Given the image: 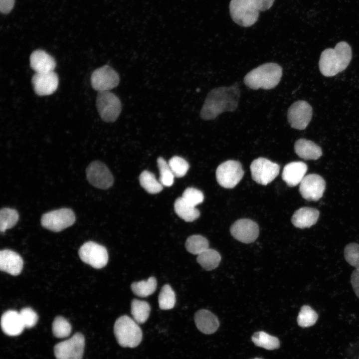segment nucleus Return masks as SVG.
Returning a JSON list of instances; mask_svg holds the SVG:
<instances>
[{"instance_id": "f257e3e1", "label": "nucleus", "mask_w": 359, "mask_h": 359, "mask_svg": "<svg viewBox=\"0 0 359 359\" xmlns=\"http://www.w3.org/2000/svg\"><path fill=\"white\" fill-rule=\"evenodd\" d=\"M240 95L239 84L215 88L207 94L200 112L204 120H213L225 112H233L237 108Z\"/></svg>"}, {"instance_id": "f03ea898", "label": "nucleus", "mask_w": 359, "mask_h": 359, "mask_svg": "<svg viewBox=\"0 0 359 359\" xmlns=\"http://www.w3.org/2000/svg\"><path fill=\"white\" fill-rule=\"evenodd\" d=\"M352 57L350 45L345 41H341L334 48H327L322 52L319 61L320 72L326 77L335 76L348 67Z\"/></svg>"}, {"instance_id": "7ed1b4c3", "label": "nucleus", "mask_w": 359, "mask_h": 359, "mask_svg": "<svg viewBox=\"0 0 359 359\" xmlns=\"http://www.w3.org/2000/svg\"><path fill=\"white\" fill-rule=\"evenodd\" d=\"M282 76V68L277 63L263 64L249 72L244 78L246 86L253 90H269L275 87Z\"/></svg>"}, {"instance_id": "20e7f679", "label": "nucleus", "mask_w": 359, "mask_h": 359, "mask_svg": "<svg viewBox=\"0 0 359 359\" xmlns=\"http://www.w3.org/2000/svg\"><path fill=\"white\" fill-rule=\"evenodd\" d=\"M114 332L118 344L123 347L135 348L142 340V332L138 324L126 315L116 321Z\"/></svg>"}, {"instance_id": "39448f33", "label": "nucleus", "mask_w": 359, "mask_h": 359, "mask_svg": "<svg viewBox=\"0 0 359 359\" xmlns=\"http://www.w3.org/2000/svg\"><path fill=\"white\" fill-rule=\"evenodd\" d=\"M96 105L100 117L106 122H115L122 110V104L120 99L109 91L98 92Z\"/></svg>"}, {"instance_id": "423d86ee", "label": "nucleus", "mask_w": 359, "mask_h": 359, "mask_svg": "<svg viewBox=\"0 0 359 359\" xmlns=\"http://www.w3.org/2000/svg\"><path fill=\"white\" fill-rule=\"evenodd\" d=\"M229 11L233 20L237 24L249 27L254 24L259 16V10L252 0H231Z\"/></svg>"}, {"instance_id": "0eeeda50", "label": "nucleus", "mask_w": 359, "mask_h": 359, "mask_svg": "<svg viewBox=\"0 0 359 359\" xmlns=\"http://www.w3.org/2000/svg\"><path fill=\"white\" fill-rule=\"evenodd\" d=\"M75 219L72 209L62 208L43 214L41 218V224L47 229L59 232L73 225Z\"/></svg>"}, {"instance_id": "6e6552de", "label": "nucleus", "mask_w": 359, "mask_h": 359, "mask_svg": "<svg viewBox=\"0 0 359 359\" xmlns=\"http://www.w3.org/2000/svg\"><path fill=\"white\" fill-rule=\"evenodd\" d=\"M244 171L241 164L236 161L229 160L221 164L216 171L218 184L226 188L235 187L241 180Z\"/></svg>"}, {"instance_id": "1a4fd4ad", "label": "nucleus", "mask_w": 359, "mask_h": 359, "mask_svg": "<svg viewBox=\"0 0 359 359\" xmlns=\"http://www.w3.org/2000/svg\"><path fill=\"white\" fill-rule=\"evenodd\" d=\"M84 346L83 335L77 333L71 338L55 346L54 353L56 359H82Z\"/></svg>"}, {"instance_id": "9d476101", "label": "nucleus", "mask_w": 359, "mask_h": 359, "mask_svg": "<svg viewBox=\"0 0 359 359\" xmlns=\"http://www.w3.org/2000/svg\"><path fill=\"white\" fill-rule=\"evenodd\" d=\"M250 168L253 180L258 184L264 185L272 181L277 177L280 171L278 164L264 158L254 160Z\"/></svg>"}, {"instance_id": "9b49d317", "label": "nucleus", "mask_w": 359, "mask_h": 359, "mask_svg": "<svg viewBox=\"0 0 359 359\" xmlns=\"http://www.w3.org/2000/svg\"><path fill=\"white\" fill-rule=\"evenodd\" d=\"M78 253L82 261L94 268L104 267L108 261V254L106 248L93 241L84 243L80 247Z\"/></svg>"}, {"instance_id": "f8f14e48", "label": "nucleus", "mask_w": 359, "mask_h": 359, "mask_svg": "<svg viewBox=\"0 0 359 359\" xmlns=\"http://www.w3.org/2000/svg\"><path fill=\"white\" fill-rule=\"evenodd\" d=\"M119 81L118 73L107 65L95 69L91 76L92 87L98 92L109 91L117 87Z\"/></svg>"}, {"instance_id": "ddd939ff", "label": "nucleus", "mask_w": 359, "mask_h": 359, "mask_svg": "<svg viewBox=\"0 0 359 359\" xmlns=\"http://www.w3.org/2000/svg\"><path fill=\"white\" fill-rule=\"evenodd\" d=\"M313 109L306 101L298 100L293 103L287 112L288 122L293 128L304 130L311 120Z\"/></svg>"}, {"instance_id": "4468645a", "label": "nucleus", "mask_w": 359, "mask_h": 359, "mask_svg": "<svg viewBox=\"0 0 359 359\" xmlns=\"http://www.w3.org/2000/svg\"><path fill=\"white\" fill-rule=\"evenodd\" d=\"M86 177L93 186L102 189L110 187L113 184L114 178L107 167L101 162L95 161L87 167Z\"/></svg>"}, {"instance_id": "2eb2a0df", "label": "nucleus", "mask_w": 359, "mask_h": 359, "mask_svg": "<svg viewBox=\"0 0 359 359\" xmlns=\"http://www.w3.org/2000/svg\"><path fill=\"white\" fill-rule=\"evenodd\" d=\"M325 186V181L320 176L309 174L306 176L300 183L299 191L305 199L317 201L323 196Z\"/></svg>"}, {"instance_id": "dca6fc26", "label": "nucleus", "mask_w": 359, "mask_h": 359, "mask_svg": "<svg viewBox=\"0 0 359 359\" xmlns=\"http://www.w3.org/2000/svg\"><path fill=\"white\" fill-rule=\"evenodd\" d=\"M232 235L238 241L250 243L258 237L259 232L257 223L249 219H240L236 221L230 227Z\"/></svg>"}, {"instance_id": "f3484780", "label": "nucleus", "mask_w": 359, "mask_h": 359, "mask_svg": "<svg viewBox=\"0 0 359 359\" xmlns=\"http://www.w3.org/2000/svg\"><path fill=\"white\" fill-rule=\"evenodd\" d=\"M35 93L39 96H47L53 93L59 83L57 74L54 71L47 73H35L31 79Z\"/></svg>"}, {"instance_id": "a211bd4d", "label": "nucleus", "mask_w": 359, "mask_h": 359, "mask_svg": "<svg viewBox=\"0 0 359 359\" xmlns=\"http://www.w3.org/2000/svg\"><path fill=\"white\" fill-rule=\"evenodd\" d=\"M21 257L14 251L4 249L0 252V269L10 275L19 274L23 268Z\"/></svg>"}, {"instance_id": "6ab92c4d", "label": "nucleus", "mask_w": 359, "mask_h": 359, "mask_svg": "<svg viewBox=\"0 0 359 359\" xmlns=\"http://www.w3.org/2000/svg\"><path fill=\"white\" fill-rule=\"evenodd\" d=\"M307 165L302 162H293L287 164L284 168L282 178L289 186H295L300 184L307 171Z\"/></svg>"}, {"instance_id": "aec40b11", "label": "nucleus", "mask_w": 359, "mask_h": 359, "mask_svg": "<svg viewBox=\"0 0 359 359\" xmlns=\"http://www.w3.org/2000/svg\"><path fill=\"white\" fill-rule=\"evenodd\" d=\"M29 61L31 69L38 73L54 71L56 65L55 59L41 49L34 51L30 56Z\"/></svg>"}, {"instance_id": "412c9836", "label": "nucleus", "mask_w": 359, "mask_h": 359, "mask_svg": "<svg viewBox=\"0 0 359 359\" xmlns=\"http://www.w3.org/2000/svg\"><path fill=\"white\" fill-rule=\"evenodd\" d=\"M1 328L4 334L10 336L20 335L25 328L19 312L8 310L1 316Z\"/></svg>"}, {"instance_id": "4be33fe9", "label": "nucleus", "mask_w": 359, "mask_h": 359, "mask_svg": "<svg viewBox=\"0 0 359 359\" xmlns=\"http://www.w3.org/2000/svg\"><path fill=\"white\" fill-rule=\"evenodd\" d=\"M194 321L197 329L205 334L214 333L219 325L216 316L205 309L199 310L195 313Z\"/></svg>"}, {"instance_id": "5701e85b", "label": "nucleus", "mask_w": 359, "mask_h": 359, "mask_svg": "<svg viewBox=\"0 0 359 359\" xmlns=\"http://www.w3.org/2000/svg\"><path fill=\"white\" fill-rule=\"evenodd\" d=\"M319 216V211L314 208L304 207L296 210L291 221L293 224L299 228H309L314 225Z\"/></svg>"}, {"instance_id": "b1692460", "label": "nucleus", "mask_w": 359, "mask_h": 359, "mask_svg": "<svg viewBox=\"0 0 359 359\" xmlns=\"http://www.w3.org/2000/svg\"><path fill=\"white\" fill-rule=\"evenodd\" d=\"M294 149L297 155L305 160H317L322 155L319 146L305 139L297 140L295 143Z\"/></svg>"}, {"instance_id": "393cba45", "label": "nucleus", "mask_w": 359, "mask_h": 359, "mask_svg": "<svg viewBox=\"0 0 359 359\" xmlns=\"http://www.w3.org/2000/svg\"><path fill=\"white\" fill-rule=\"evenodd\" d=\"M174 209L176 214L186 222H192L196 220L200 215L199 210L195 206L188 203L182 197L176 200Z\"/></svg>"}, {"instance_id": "a878e982", "label": "nucleus", "mask_w": 359, "mask_h": 359, "mask_svg": "<svg viewBox=\"0 0 359 359\" xmlns=\"http://www.w3.org/2000/svg\"><path fill=\"white\" fill-rule=\"evenodd\" d=\"M196 260L203 269L211 270L218 266L221 256L217 251L208 248L198 255Z\"/></svg>"}, {"instance_id": "bb28decb", "label": "nucleus", "mask_w": 359, "mask_h": 359, "mask_svg": "<svg viewBox=\"0 0 359 359\" xmlns=\"http://www.w3.org/2000/svg\"><path fill=\"white\" fill-rule=\"evenodd\" d=\"M251 339L255 345L268 350L277 349L280 346V342L277 337L263 331L255 333Z\"/></svg>"}, {"instance_id": "cd10ccee", "label": "nucleus", "mask_w": 359, "mask_h": 359, "mask_svg": "<svg viewBox=\"0 0 359 359\" xmlns=\"http://www.w3.org/2000/svg\"><path fill=\"white\" fill-rule=\"evenodd\" d=\"M151 307L145 301L134 299L131 303V314L138 324L144 323L149 318Z\"/></svg>"}, {"instance_id": "c85d7f7f", "label": "nucleus", "mask_w": 359, "mask_h": 359, "mask_svg": "<svg viewBox=\"0 0 359 359\" xmlns=\"http://www.w3.org/2000/svg\"><path fill=\"white\" fill-rule=\"evenodd\" d=\"M139 181L142 187L151 194L158 193L163 188V185L157 180L155 175L148 171H144L141 174Z\"/></svg>"}, {"instance_id": "c756f323", "label": "nucleus", "mask_w": 359, "mask_h": 359, "mask_svg": "<svg viewBox=\"0 0 359 359\" xmlns=\"http://www.w3.org/2000/svg\"><path fill=\"white\" fill-rule=\"evenodd\" d=\"M157 280L154 277H150L146 281L134 282L131 285L133 292L137 296L146 297L152 294L157 288Z\"/></svg>"}, {"instance_id": "7c9ffc66", "label": "nucleus", "mask_w": 359, "mask_h": 359, "mask_svg": "<svg viewBox=\"0 0 359 359\" xmlns=\"http://www.w3.org/2000/svg\"><path fill=\"white\" fill-rule=\"evenodd\" d=\"M185 246L189 253L198 255L208 248L209 243L204 237L200 235H193L187 238Z\"/></svg>"}, {"instance_id": "2f4dec72", "label": "nucleus", "mask_w": 359, "mask_h": 359, "mask_svg": "<svg viewBox=\"0 0 359 359\" xmlns=\"http://www.w3.org/2000/svg\"><path fill=\"white\" fill-rule=\"evenodd\" d=\"M19 218L16 210L7 207L1 209L0 211V230L4 232L6 229L13 227Z\"/></svg>"}, {"instance_id": "473e14b6", "label": "nucleus", "mask_w": 359, "mask_h": 359, "mask_svg": "<svg viewBox=\"0 0 359 359\" xmlns=\"http://www.w3.org/2000/svg\"><path fill=\"white\" fill-rule=\"evenodd\" d=\"M318 319V315L310 306H303L297 317L298 325L303 328L309 327L314 325Z\"/></svg>"}, {"instance_id": "72a5a7b5", "label": "nucleus", "mask_w": 359, "mask_h": 359, "mask_svg": "<svg viewBox=\"0 0 359 359\" xmlns=\"http://www.w3.org/2000/svg\"><path fill=\"white\" fill-rule=\"evenodd\" d=\"M158 302L159 307L162 310H170L175 306V293L169 285L166 284L162 287L159 296Z\"/></svg>"}, {"instance_id": "f704fd0d", "label": "nucleus", "mask_w": 359, "mask_h": 359, "mask_svg": "<svg viewBox=\"0 0 359 359\" xmlns=\"http://www.w3.org/2000/svg\"><path fill=\"white\" fill-rule=\"evenodd\" d=\"M157 164L160 172L159 181L163 186H172L175 177L168 163L164 158L159 157L157 160Z\"/></svg>"}, {"instance_id": "c9c22d12", "label": "nucleus", "mask_w": 359, "mask_h": 359, "mask_svg": "<svg viewBox=\"0 0 359 359\" xmlns=\"http://www.w3.org/2000/svg\"><path fill=\"white\" fill-rule=\"evenodd\" d=\"M52 330L53 335L56 338H66L71 333V326L64 318L58 316L53 322Z\"/></svg>"}, {"instance_id": "e433bc0d", "label": "nucleus", "mask_w": 359, "mask_h": 359, "mask_svg": "<svg viewBox=\"0 0 359 359\" xmlns=\"http://www.w3.org/2000/svg\"><path fill=\"white\" fill-rule=\"evenodd\" d=\"M169 165L174 176L177 178H181L185 175L189 169L188 163L183 158L174 156L168 162Z\"/></svg>"}, {"instance_id": "4c0bfd02", "label": "nucleus", "mask_w": 359, "mask_h": 359, "mask_svg": "<svg viewBox=\"0 0 359 359\" xmlns=\"http://www.w3.org/2000/svg\"><path fill=\"white\" fill-rule=\"evenodd\" d=\"M344 257L346 261L351 266L359 269V244L350 243L344 249Z\"/></svg>"}, {"instance_id": "58836bf2", "label": "nucleus", "mask_w": 359, "mask_h": 359, "mask_svg": "<svg viewBox=\"0 0 359 359\" xmlns=\"http://www.w3.org/2000/svg\"><path fill=\"white\" fill-rule=\"evenodd\" d=\"M181 197L194 206L201 203L204 199L203 194L200 190L190 187L184 190Z\"/></svg>"}, {"instance_id": "ea45409f", "label": "nucleus", "mask_w": 359, "mask_h": 359, "mask_svg": "<svg viewBox=\"0 0 359 359\" xmlns=\"http://www.w3.org/2000/svg\"><path fill=\"white\" fill-rule=\"evenodd\" d=\"M19 313L25 328H30L36 325L38 318L33 309L29 307L24 308Z\"/></svg>"}, {"instance_id": "a19ab883", "label": "nucleus", "mask_w": 359, "mask_h": 359, "mask_svg": "<svg viewBox=\"0 0 359 359\" xmlns=\"http://www.w3.org/2000/svg\"><path fill=\"white\" fill-rule=\"evenodd\" d=\"M275 0H252L254 5L259 11H264L270 8Z\"/></svg>"}, {"instance_id": "79ce46f5", "label": "nucleus", "mask_w": 359, "mask_h": 359, "mask_svg": "<svg viewBox=\"0 0 359 359\" xmlns=\"http://www.w3.org/2000/svg\"><path fill=\"white\" fill-rule=\"evenodd\" d=\"M351 282L355 293L359 298V269H356L352 273Z\"/></svg>"}, {"instance_id": "37998d69", "label": "nucleus", "mask_w": 359, "mask_h": 359, "mask_svg": "<svg viewBox=\"0 0 359 359\" xmlns=\"http://www.w3.org/2000/svg\"><path fill=\"white\" fill-rule=\"evenodd\" d=\"M15 0H0V10L2 13H8L13 8Z\"/></svg>"}, {"instance_id": "c03bdc74", "label": "nucleus", "mask_w": 359, "mask_h": 359, "mask_svg": "<svg viewBox=\"0 0 359 359\" xmlns=\"http://www.w3.org/2000/svg\"><path fill=\"white\" fill-rule=\"evenodd\" d=\"M260 359V358H255V359Z\"/></svg>"}, {"instance_id": "a18cd8bd", "label": "nucleus", "mask_w": 359, "mask_h": 359, "mask_svg": "<svg viewBox=\"0 0 359 359\" xmlns=\"http://www.w3.org/2000/svg\"></svg>"}]
</instances>
